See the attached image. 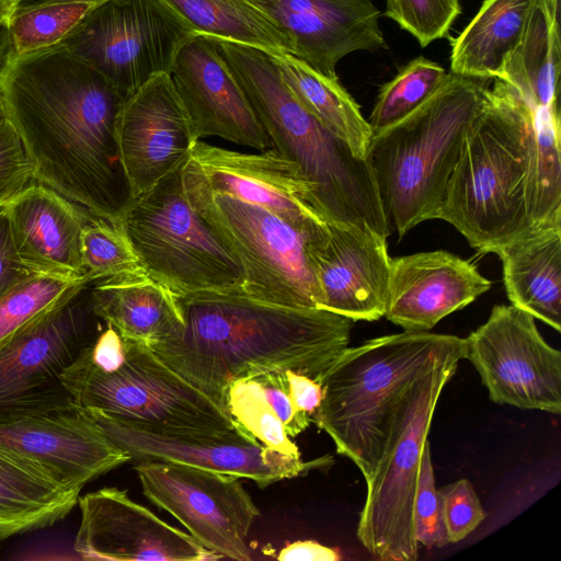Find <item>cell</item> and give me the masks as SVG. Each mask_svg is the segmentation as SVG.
<instances>
[{
  "instance_id": "30bf717a",
  "label": "cell",
  "mask_w": 561,
  "mask_h": 561,
  "mask_svg": "<svg viewBox=\"0 0 561 561\" xmlns=\"http://www.w3.org/2000/svg\"><path fill=\"white\" fill-rule=\"evenodd\" d=\"M183 184L191 204L241 263L244 283L240 294L282 306L321 309L310 250L329 233H306L260 206L184 180Z\"/></svg>"
},
{
  "instance_id": "f907efd6",
  "label": "cell",
  "mask_w": 561,
  "mask_h": 561,
  "mask_svg": "<svg viewBox=\"0 0 561 561\" xmlns=\"http://www.w3.org/2000/svg\"><path fill=\"white\" fill-rule=\"evenodd\" d=\"M549 1L554 2V3H558V0H549Z\"/></svg>"
},
{
  "instance_id": "681fc988",
  "label": "cell",
  "mask_w": 561,
  "mask_h": 561,
  "mask_svg": "<svg viewBox=\"0 0 561 561\" xmlns=\"http://www.w3.org/2000/svg\"><path fill=\"white\" fill-rule=\"evenodd\" d=\"M7 122H8L7 112H5V107H4V104H3V101H2V98L0 94V126L5 124Z\"/></svg>"
},
{
  "instance_id": "74e56055",
  "label": "cell",
  "mask_w": 561,
  "mask_h": 561,
  "mask_svg": "<svg viewBox=\"0 0 561 561\" xmlns=\"http://www.w3.org/2000/svg\"><path fill=\"white\" fill-rule=\"evenodd\" d=\"M460 12L459 0H386L385 14L426 47L448 34Z\"/></svg>"
},
{
  "instance_id": "f546056e",
  "label": "cell",
  "mask_w": 561,
  "mask_h": 561,
  "mask_svg": "<svg viewBox=\"0 0 561 561\" xmlns=\"http://www.w3.org/2000/svg\"><path fill=\"white\" fill-rule=\"evenodd\" d=\"M279 72L299 104L321 125L366 159L373 136L359 105L340 84L286 51H270Z\"/></svg>"
},
{
  "instance_id": "3957f363",
  "label": "cell",
  "mask_w": 561,
  "mask_h": 561,
  "mask_svg": "<svg viewBox=\"0 0 561 561\" xmlns=\"http://www.w3.org/2000/svg\"><path fill=\"white\" fill-rule=\"evenodd\" d=\"M245 93L272 148L295 162L328 224L356 226L388 238L390 227L366 159L321 125L296 100L267 50L210 36Z\"/></svg>"
},
{
  "instance_id": "ee69618b",
  "label": "cell",
  "mask_w": 561,
  "mask_h": 561,
  "mask_svg": "<svg viewBox=\"0 0 561 561\" xmlns=\"http://www.w3.org/2000/svg\"><path fill=\"white\" fill-rule=\"evenodd\" d=\"M284 373L295 409L300 413L312 416L322 401L321 383L293 370H285Z\"/></svg>"
},
{
  "instance_id": "f35d334b",
  "label": "cell",
  "mask_w": 561,
  "mask_h": 561,
  "mask_svg": "<svg viewBox=\"0 0 561 561\" xmlns=\"http://www.w3.org/2000/svg\"><path fill=\"white\" fill-rule=\"evenodd\" d=\"M413 524L419 546L443 547L449 543L442 510V499L435 485L430 442L425 443L413 505Z\"/></svg>"
},
{
  "instance_id": "8d00e7d4",
  "label": "cell",
  "mask_w": 561,
  "mask_h": 561,
  "mask_svg": "<svg viewBox=\"0 0 561 561\" xmlns=\"http://www.w3.org/2000/svg\"><path fill=\"white\" fill-rule=\"evenodd\" d=\"M92 7L55 3L13 14L8 26L12 55L34 53L60 43Z\"/></svg>"
},
{
  "instance_id": "4dcf8cb0",
  "label": "cell",
  "mask_w": 561,
  "mask_h": 561,
  "mask_svg": "<svg viewBox=\"0 0 561 561\" xmlns=\"http://www.w3.org/2000/svg\"><path fill=\"white\" fill-rule=\"evenodd\" d=\"M196 33L291 54L289 38L247 0H161Z\"/></svg>"
},
{
  "instance_id": "836d02e7",
  "label": "cell",
  "mask_w": 561,
  "mask_h": 561,
  "mask_svg": "<svg viewBox=\"0 0 561 561\" xmlns=\"http://www.w3.org/2000/svg\"><path fill=\"white\" fill-rule=\"evenodd\" d=\"M90 283L88 278L30 275L0 298V341Z\"/></svg>"
},
{
  "instance_id": "603a6c76",
  "label": "cell",
  "mask_w": 561,
  "mask_h": 561,
  "mask_svg": "<svg viewBox=\"0 0 561 561\" xmlns=\"http://www.w3.org/2000/svg\"><path fill=\"white\" fill-rule=\"evenodd\" d=\"M472 263L443 250L391 259L385 316L404 331H428L488 291Z\"/></svg>"
},
{
  "instance_id": "2e32d148",
  "label": "cell",
  "mask_w": 561,
  "mask_h": 561,
  "mask_svg": "<svg viewBox=\"0 0 561 561\" xmlns=\"http://www.w3.org/2000/svg\"><path fill=\"white\" fill-rule=\"evenodd\" d=\"M80 526L73 549L84 560L202 561L220 559L190 534L105 486L79 496Z\"/></svg>"
},
{
  "instance_id": "f6af8a7d",
  "label": "cell",
  "mask_w": 561,
  "mask_h": 561,
  "mask_svg": "<svg viewBox=\"0 0 561 561\" xmlns=\"http://www.w3.org/2000/svg\"><path fill=\"white\" fill-rule=\"evenodd\" d=\"M341 557L335 549L312 540L295 541L283 548L278 560L336 561Z\"/></svg>"
},
{
  "instance_id": "9a60e30c",
  "label": "cell",
  "mask_w": 561,
  "mask_h": 561,
  "mask_svg": "<svg viewBox=\"0 0 561 561\" xmlns=\"http://www.w3.org/2000/svg\"><path fill=\"white\" fill-rule=\"evenodd\" d=\"M182 176L209 192L270 210L306 233H329L311 185L299 167L274 148L244 153L197 140L182 167Z\"/></svg>"
},
{
  "instance_id": "6da1fadb",
  "label": "cell",
  "mask_w": 561,
  "mask_h": 561,
  "mask_svg": "<svg viewBox=\"0 0 561 561\" xmlns=\"http://www.w3.org/2000/svg\"><path fill=\"white\" fill-rule=\"evenodd\" d=\"M0 94L34 180L119 224L133 201L116 137L121 92L56 44L11 55L0 68Z\"/></svg>"
},
{
  "instance_id": "5bb4252c",
  "label": "cell",
  "mask_w": 561,
  "mask_h": 561,
  "mask_svg": "<svg viewBox=\"0 0 561 561\" xmlns=\"http://www.w3.org/2000/svg\"><path fill=\"white\" fill-rule=\"evenodd\" d=\"M465 340V358L494 403L561 412V353L546 342L530 313L513 305L494 306Z\"/></svg>"
},
{
  "instance_id": "1f68e13d",
  "label": "cell",
  "mask_w": 561,
  "mask_h": 561,
  "mask_svg": "<svg viewBox=\"0 0 561 561\" xmlns=\"http://www.w3.org/2000/svg\"><path fill=\"white\" fill-rule=\"evenodd\" d=\"M525 199L531 226L561 225V124L558 103L531 110Z\"/></svg>"
},
{
  "instance_id": "7bdbcfd3",
  "label": "cell",
  "mask_w": 561,
  "mask_h": 561,
  "mask_svg": "<svg viewBox=\"0 0 561 561\" xmlns=\"http://www.w3.org/2000/svg\"><path fill=\"white\" fill-rule=\"evenodd\" d=\"M32 273L22 262L11 232L9 216L0 208V298Z\"/></svg>"
},
{
  "instance_id": "7dc6e473",
  "label": "cell",
  "mask_w": 561,
  "mask_h": 561,
  "mask_svg": "<svg viewBox=\"0 0 561 561\" xmlns=\"http://www.w3.org/2000/svg\"><path fill=\"white\" fill-rule=\"evenodd\" d=\"M12 55V46L9 30L0 26V68L7 62Z\"/></svg>"
},
{
  "instance_id": "7c38bea8",
  "label": "cell",
  "mask_w": 561,
  "mask_h": 561,
  "mask_svg": "<svg viewBox=\"0 0 561 561\" xmlns=\"http://www.w3.org/2000/svg\"><path fill=\"white\" fill-rule=\"evenodd\" d=\"M195 33L161 0H106L58 44L127 99L152 77L169 73L178 50Z\"/></svg>"
},
{
  "instance_id": "83f0119b",
  "label": "cell",
  "mask_w": 561,
  "mask_h": 561,
  "mask_svg": "<svg viewBox=\"0 0 561 561\" xmlns=\"http://www.w3.org/2000/svg\"><path fill=\"white\" fill-rule=\"evenodd\" d=\"M560 53L558 3L535 0L523 35L499 79L530 110L551 105L558 96Z\"/></svg>"
},
{
  "instance_id": "44dd1931",
  "label": "cell",
  "mask_w": 561,
  "mask_h": 561,
  "mask_svg": "<svg viewBox=\"0 0 561 561\" xmlns=\"http://www.w3.org/2000/svg\"><path fill=\"white\" fill-rule=\"evenodd\" d=\"M329 238L310 250L321 309L351 320L385 316L391 259L387 238L356 226L328 224Z\"/></svg>"
},
{
  "instance_id": "ac0fdd59",
  "label": "cell",
  "mask_w": 561,
  "mask_h": 561,
  "mask_svg": "<svg viewBox=\"0 0 561 561\" xmlns=\"http://www.w3.org/2000/svg\"><path fill=\"white\" fill-rule=\"evenodd\" d=\"M76 409L136 462H179L250 479L261 489L323 465L321 459L304 461L280 454L257 439H195L164 435L124 424L98 410Z\"/></svg>"
},
{
  "instance_id": "ab89813d",
  "label": "cell",
  "mask_w": 561,
  "mask_h": 561,
  "mask_svg": "<svg viewBox=\"0 0 561 561\" xmlns=\"http://www.w3.org/2000/svg\"><path fill=\"white\" fill-rule=\"evenodd\" d=\"M438 491L448 541L459 542L485 519L486 513L468 479L457 480Z\"/></svg>"
},
{
  "instance_id": "d6a6232c",
  "label": "cell",
  "mask_w": 561,
  "mask_h": 561,
  "mask_svg": "<svg viewBox=\"0 0 561 561\" xmlns=\"http://www.w3.org/2000/svg\"><path fill=\"white\" fill-rule=\"evenodd\" d=\"M447 73L440 65L422 56L411 60L381 88L368 119L373 135L417 110L442 85Z\"/></svg>"
},
{
  "instance_id": "484cf974",
  "label": "cell",
  "mask_w": 561,
  "mask_h": 561,
  "mask_svg": "<svg viewBox=\"0 0 561 561\" xmlns=\"http://www.w3.org/2000/svg\"><path fill=\"white\" fill-rule=\"evenodd\" d=\"M511 305L561 330V225L531 226L494 251Z\"/></svg>"
},
{
  "instance_id": "7a4b0ae2",
  "label": "cell",
  "mask_w": 561,
  "mask_h": 561,
  "mask_svg": "<svg viewBox=\"0 0 561 561\" xmlns=\"http://www.w3.org/2000/svg\"><path fill=\"white\" fill-rule=\"evenodd\" d=\"M179 300L183 330L151 348L226 412L227 390L239 379L293 370L320 382L348 347L354 324L324 309L236 291L193 293Z\"/></svg>"
},
{
  "instance_id": "cb8c5ba5",
  "label": "cell",
  "mask_w": 561,
  "mask_h": 561,
  "mask_svg": "<svg viewBox=\"0 0 561 561\" xmlns=\"http://www.w3.org/2000/svg\"><path fill=\"white\" fill-rule=\"evenodd\" d=\"M4 208L16 251L32 273L88 278L81 238L89 218L71 201L37 182L30 183Z\"/></svg>"
},
{
  "instance_id": "e575fe53",
  "label": "cell",
  "mask_w": 561,
  "mask_h": 561,
  "mask_svg": "<svg viewBox=\"0 0 561 561\" xmlns=\"http://www.w3.org/2000/svg\"><path fill=\"white\" fill-rule=\"evenodd\" d=\"M226 407L232 420L265 447L301 458L297 445L287 435L255 378L233 381L227 390Z\"/></svg>"
},
{
  "instance_id": "9c48e42d",
  "label": "cell",
  "mask_w": 561,
  "mask_h": 561,
  "mask_svg": "<svg viewBox=\"0 0 561 561\" xmlns=\"http://www.w3.org/2000/svg\"><path fill=\"white\" fill-rule=\"evenodd\" d=\"M119 225L142 268L179 296L201 291L241 293L243 267L191 204L182 168L135 197Z\"/></svg>"
},
{
  "instance_id": "d4e9b609",
  "label": "cell",
  "mask_w": 561,
  "mask_h": 561,
  "mask_svg": "<svg viewBox=\"0 0 561 561\" xmlns=\"http://www.w3.org/2000/svg\"><path fill=\"white\" fill-rule=\"evenodd\" d=\"M94 314L129 341L150 347L184 328L179 295L144 268L96 280L91 287Z\"/></svg>"
},
{
  "instance_id": "7402d4cb",
  "label": "cell",
  "mask_w": 561,
  "mask_h": 561,
  "mask_svg": "<svg viewBox=\"0 0 561 561\" xmlns=\"http://www.w3.org/2000/svg\"><path fill=\"white\" fill-rule=\"evenodd\" d=\"M0 447L38 462L64 485L77 491L131 461L76 408L69 412L0 424Z\"/></svg>"
},
{
  "instance_id": "e0dca14e",
  "label": "cell",
  "mask_w": 561,
  "mask_h": 561,
  "mask_svg": "<svg viewBox=\"0 0 561 561\" xmlns=\"http://www.w3.org/2000/svg\"><path fill=\"white\" fill-rule=\"evenodd\" d=\"M116 137L133 199L184 165L197 140L168 72L124 101Z\"/></svg>"
},
{
  "instance_id": "8992f818",
  "label": "cell",
  "mask_w": 561,
  "mask_h": 561,
  "mask_svg": "<svg viewBox=\"0 0 561 561\" xmlns=\"http://www.w3.org/2000/svg\"><path fill=\"white\" fill-rule=\"evenodd\" d=\"M488 82L449 71L417 110L371 136L366 160L388 225L399 238L423 221L437 219Z\"/></svg>"
},
{
  "instance_id": "8fae6325",
  "label": "cell",
  "mask_w": 561,
  "mask_h": 561,
  "mask_svg": "<svg viewBox=\"0 0 561 561\" xmlns=\"http://www.w3.org/2000/svg\"><path fill=\"white\" fill-rule=\"evenodd\" d=\"M90 285L0 341V424L75 410L61 375L96 336Z\"/></svg>"
},
{
  "instance_id": "d590c367",
  "label": "cell",
  "mask_w": 561,
  "mask_h": 561,
  "mask_svg": "<svg viewBox=\"0 0 561 561\" xmlns=\"http://www.w3.org/2000/svg\"><path fill=\"white\" fill-rule=\"evenodd\" d=\"M81 256L85 276L92 283L142 268L121 225L94 216L82 231Z\"/></svg>"
},
{
  "instance_id": "b9f144b4",
  "label": "cell",
  "mask_w": 561,
  "mask_h": 561,
  "mask_svg": "<svg viewBox=\"0 0 561 561\" xmlns=\"http://www.w3.org/2000/svg\"><path fill=\"white\" fill-rule=\"evenodd\" d=\"M254 378L263 387L267 401L290 438L296 437L310 425L312 416L298 412L293 404L284 371H270Z\"/></svg>"
},
{
  "instance_id": "ffe728a7",
  "label": "cell",
  "mask_w": 561,
  "mask_h": 561,
  "mask_svg": "<svg viewBox=\"0 0 561 561\" xmlns=\"http://www.w3.org/2000/svg\"><path fill=\"white\" fill-rule=\"evenodd\" d=\"M247 1L289 38L295 57L329 78L344 56L387 47L371 0Z\"/></svg>"
},
{
  "instance_id": "ba28073f",
  "label": "cell",
  "mask_w": 561,
  "mask_h": 561,
  "mask_svg": "<svg viewBox=\"0 0 561 561\" xmlns=\"http://www.w3.org/2000/svg\"><path fill=\"white\" fill-rule=\"evenodd\" d=\"M466 340L447 345L404 391L391 417L381 456L366 481L357 537L376 559L414 561L413 505L423 449L440 393L465 359Z\"/></svg>"
},
{
  "instance_id": "52a82bcc",
  "label": "cell",
  "mask_w": 561,
  "mask_h": 561,
  "mask_svg": "<svg viewBox=\"0 0 561 561\" xmlns=\"http://www.w3.org/2000/svg\"><path fill=\"white\" fill-rule=\"evenodd\" d=\"M456 335L403 331L347 347L323 375L312 415L367 480L381 456L392 414L409 386Z\"/></svg>"
},
{
  "instance_id": "c3c4849f",
  "label": "cell",
  "mask_w": 561,
  "mask_h": 561,
  "mask_svg": "<svg viewBox=\"0 0 561 561\" xmlns=\"http://www.w3.org/2000/svg\"><path fill=\"white\" fill-rule=\"evenodd\" d=\"M14 10L15 0H0V26H9Z\"/></svg>"
},
{
  "instance_id": "4fadbf2b",
  "label": "cell",
  "mask_w": 561,
  "mask_h": 561,
  "mask_svg": "<svg viewBox=\"0 0 561 561\" xmlns=\"http://www.w3.org/2000/svg\"><path fill=\"white\" fill-rule=\"evenodd\" d=\"M145 496L219 558L251 560L247 538L260 511L240 477L172 461H138Z\"/></svg>"
},
{
  "instance_id": "60d3db41",
  "label": "cell",
  "mask_w": 561,
  "mask_h": 561,
  "mask_svg": "<svg viewBox=\"0 0 561 561\" xmlns=\"http://www.w3.org/2000/svg\"><path fill=\"white\" fill-rule=\"evenodd\" d=\"M34 180L33 167L11 123L0 126V208Z\"/></svg>"
},
{
  "instance_id": "4316f807",
  "label": "cell",
  "mask_w": 561,
  "mask_h": 561,
  "mask_svg": "<svg viewBox=\"0 0 561 561\" xmlns=\"http://www.w3.org/2000/svg\"><path fill=\"white\" fill-rule=\"evenodd\" d=\"M79 496L44 466L0 447V540L53 526Z\"/></svg>"
},
{
  "instance_id": "277c9868",
  "label": "cell",
  "mask_w": 561,
  "mask_h": 561,
  "mask_svg": "<svg viewBox=\"0 0 561 561\" xmlns=\"http://www.w3.org/2000/svg\"><path fill=\"white\" fill-rule=\"evenodd\" d=\"M75 408L140 430L195 439H256L154 351L106 324L62 373Z\"/></svg>"
},
{
  "instance_id": "f1b7e54d",
  "label": "cell",
  "mask_w": 561,
  "mask_h": 561,
  "mask_svg": "<svg viewBox=\"0 0 561 561\" xmlns=\"http://www.w3.org/2000/svg\"><path fill=\"white\" fill-rule=\"evenodd\" d=\"M535 0H484L478 13L451 41L450 71L499 79L518 44Z\"/></svg>"
},
{
  "instance_id": "d6986e66",
  "label": "cell",
  "mask_w": 561,
  "mask_h": 561,
  "mask_svg": "<svg viewBox=\"0 0 561 561\" xmlns=\"http://www.w3.org/2000/svg\"><path fill=\"white\" fill-rule=\"evenodd\" d=\"M169 75L194 137L216 136L262 151L272 142L214 41L195 33L178 50Z\"/></svg>"
},
{
  "instance_id": "bcb514c9",
  "label": "cell",
  "mask_w": 561,
  "mask_h": 561,
  "mask_svg": "<svg viewBox=\"0 0 561 561\" xmlns=\"http://www.w3.org/2000/svg\"><path fill=\"white\" fill-rule=\"evenodd\" d=\"M106 0H15V13L24 12L30 9H34L42 5L55 4V3H85L96 5Z\"/></svg>"
},
{
  "instance_id": "5b68a950",
  "label": "cell",
  "mask_w": 561,
  "mask_h": 561,
  "mask_svg": "<svg viewBox=\"0 0 561 561\" xmlns=\"http://www.w3.org/2000/svg\"><path fill=\"white\" fill-rule=\"evenodd\" d=\"M531 128V110L495 79L465 135L437 215L480 254L530 228L525 185Z\"/></svg>"
}]
</instances>
